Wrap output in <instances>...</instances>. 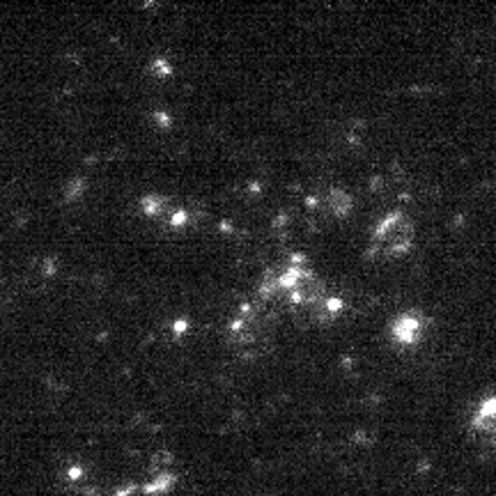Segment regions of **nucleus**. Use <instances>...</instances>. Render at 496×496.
Segmentation results:
<instances>
[{
    "instance_id": "1",
    "label": "nucleus",
    "mask_w": 496,
    "mask_h": 496,
    "mask_svg": "<svg viewBox=\"0 0 496 496\" xmlns=\"http://www.w3.org/2000/svg\"><path fill=\"white\" fill-rule=\"evenodd\" d=\"M413 244H416V225H413V221L402 212H391L372 230L368 251L372 257L396 260V257L409 253Z\"/></svg>"
},
{
    "instance_id": "2",
    "label": "nucleus",
    "mask_w": 496,
    "mask_h": 496,
    "mask_svg": "<svg viewBox=\"0 0 496 496\" xmlns=\"http://www.w3.org/2000/svg\"><path fill=\"white\" fill-rule=\"evenodd\" d=\"M391 338L400 347H413L418 345L428 331V317L420 313H402L391 322Z\"/></svg>"
},
{
    "instance_id": "3",
    "label": "nucleus",
    "mask_w": 496,
    "mask_h": 496,
    "mask_svg": "<svg viewBox=\"0 0 496 496\" xmlns=\"http://www.w3.org/2000/svg\"><path fill=\"white\" fill-rule=\"evenodd\" d=\"M471 428L475 434L487 439H496V396L485 398L473 413Z\"/></svg>"
},
{
    "instance_id": "4",
    "label": "nucleus",
    "mask_w": 496,
    "mask_h": 496,
    "mask_svg": "<svg viewBox=\"0 0 496 496\" xmlns=\"http://www.w3.org/2000/svg\"><path fill=\"white\" fill-rule=\"evenodd\" d=\"M322 207H324V212L336 216V219H345V216L351 212V207H354V202H351V195L347 191L331 189L322 195Z\"/></svg>"
}]
</instances>
